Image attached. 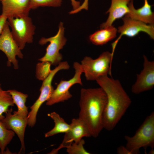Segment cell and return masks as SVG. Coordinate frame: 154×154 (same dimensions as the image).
<instances>
[{
	"instance_id": "1",
	"label": "cell",
	"mask_w": 154,
	"mask_h": 154,
	"mask_svg": "<svg viewBox=\"0 0 154 154\" xmlns=\"http://www.w3.org/2000/svg\"><path fill=\"white\" fill-rule=\"evenodd\" d=\"M96 81L107 97L103 118V128L108 131H112L130 106L131 100L118 80L106 75L98 78Z\"/></svg>"
},
{
	"instance_id": "2",
	"label": "cell",
	"mask_w": 154,
	"mask_h": 154,
	"mask_svg": "<svg viewBox=\"0 0 154 154\" xmlns=\"http://www.w3.org/2000/svg\"><path fill=\"white\" fill-rule=\"evenodd\" d=\"M106 103V94L101 87L81 90L78 118L86 124L91 137H97L104 128L103 118Z\"/></svg>"
},
{
	"instance_id": "3",
	"label": "cell",
	"mask_w": 154,
	"mask_h": 154,
	"mask_svg": "<svg viewBox=\"0 0 154 154\" xmlns=\"http://www.w3.org/2000/svg\"><path fill=\"white\" fill-rule=\"evenodd\" d=\"M126 141L125 147L130 151L140 153L141 147H154V112L147 116L141 125L132 136H124Z\"/></svg>"
},
{
	"instance_id": "4",
	"label": "cell",
	"mask_w": 154,
	"mask_h": 154,
	"mask_svg": "<svg viewBox=\"0 0 154 154\" xmlns=\"http://www.w3.org/2000/svg\"><path fill=\"white\" fill-rule=\"evenodd\" d=\"M113 54V53L107 51L95 59L85 57L80 64L86 80H96L101 77L108 75L110 72Z\"/></svg>"
},
{
	"instance_id": "5",
	"label": "cell",
	"mask_w": 154,
	"mask_h": 154,
	"mask_svg": "<svg viewBox=\"0 0 154 154\" xmlns=\"http://www.w3.org/2000/svg\"><path fill=\"white\" fill-rule=\"evenodd\" d=\"M70 66L66 61L61 62L51 71L48 76L43 81L40 88V95L34 104L30 107L31 110L27 116V125L31 127L35 125L37 116L42 104L51 96L54 90L52 85L53 78L56 74L62 70H68Z\"/></svg>"
},
{
	"instance_id": "6",
	"label": "cell",
	"mask_w": 154,
	"mask_h": 154,
	"mask_svg": "<svg viewBox=\"0 0 154 154\" xmlns=\"http://www.w3.org/2000/svg\"><path fill=\"white\" fill-rule=\"evenodd\" d=\"M7 19L12 36L21 50L24 48L26 43L33 42L36 27L29 16L11 17Z\"/></svg>"
},
{
	"instance_id": "7",
	"label": "cell",
	"mask_w": 154,
	"mask_h": 154,
	"mask_svg": "<svg viewBox=\"0 0 154 154\" xmlns=\"http://www.w3.org/2000/svg\"><path fill=\"white\" fill-rule=\"evenodd\" d=\"M64 29L63 23L60 22L59 24L58 31L55 35L40 39L39 42L40 45L45 44L48 42H49L50 44L46 49L45 55L39 59L38 60L48 62L54 66H57L61 62L62 56L59 51L65 45L67 41L64 36Z\"/></svg>"
},
{
	"instance_id": "8",
	"label": "cell",
	"mask_w": 154,
	"mask_h": 154,
	"mask_svg": "<svg viewBox=\"0 0 154 154\" xmlns=\"http://www.w3.org/2000/svg\"><path fill=\"white\" fill-rule=\"evenodd\" d=\"M73 68L75 74L73 77L67 80L60 81L50 98L46 102V105L51 106L68 100L72 97L69 91L70 88L76 84L82 85L81 77L83 72L80 64L77 62H74Z\"/></svg>"
},
{
	"instance_id": "9",
	"label": "cell",
	"mask_w": 154,
	"mask_h": 154,
	"mask_svg": "<svg viewBox=\"0 0 154 154\" xmlns=\"http://www.w3.org/2000/svg\"><path fill=\"white\" fill-rule=\"evenodd\" d=\"M0 50L5 54L7 57V66H11L12 64L14 68L18 69L19 65L16 56L23 59V55L12 36L7 21L0 35Z\"/></svg>"
},
{
	"instance_id": "10",
	"label": "cell",
	"mask_w": 154,
	"mask_h": 154,
	"mask_svg": "<svg viewBox=\"0 0 154 154\" xmlns=\"http://www.w3.org/2000/svg\"><path fill=\"white\" fill-rule=\"evenodd\" d=\"M69 130L65 133L62 142L56 149H53L49 154H56L61 149L66 148L73 142H78L83 137H91L85 123L79 118L72 119Z\"/></svg>"
},
{
	"instance_id": "11",
	"label": "cell",
	"mask_w": 154,
	"mask_h": 154,
	"mask_svg": "<svg viewBox=\"0 0 154 154\" xmlns=\"http://www.w3.org/2000/svg\"><path fill=\"white\" fill-rule=\"evenodd\" d=\"M122 19L123 24L118 28L117 32L120 33V35L113 43V49H114L117 43L123 35L133 37L137 35L139 32H143L147 33L151 38L154 39V25H148L125 16L123 17Z\"/></svg>"
},
{
	"instance_id": "12",
	"label": "cell",
	"mask_w": 154,
	"mask_h": 154,
	"mask_svg": "<svg viewBox=\"0 0 154 154\" xmlns=\"http://www.w3.org/2000/svg\"><path fill=\"white\" fill-rule=\"evenodd\" d=\"M143 68L137 74L136 80L131 88L132 92L138 94L152 89L154 86V61L143 55Z\"/></svg>"
},
{
	"instance_id": "13",
	"label": "cell",
	"mask_w": 154,
	"mask_h": 154,
	"mask_svg": "<svg viewBox=\"0 0 154 154\" xmlns=\"http://www.w3.org/2000/svg\"><path fill=\"white\" fill-rule=\"evenodd\" d=\"M12 108L9 109L5 113L4 118L1 121L7 129L12 130L17 135L21 144L19 152L20 153L25 150L24 139L28 118H22L13 112L12 114Z\"/></svg>"
},
{
	"instance_id": "14",
	"label": "cell",
	"mask_w": 154,
	"mask_h": 154,
	"mask_svg": "<svg viewBox=\"0 0 154 154\" xmlns=\"http://www.w3.org/2000/svg\"><path fill=\"white\" fill-rule=\"evenodd\" d=\"M2 14L7 19L29 16L31 9L30 0H1Z\"/></svg>"
},
{
	"instance_id": "15",
	"label": "cell",
	"mask_w": 154,
	"mask_h": 154,
	"mask_svg": "<svg viewBox=\"0 0 154 154\" xmlns=\"http://www.w3.org/2000/svg\"><path fill=\"white\" fill-rule=\"evenodd\" d=\"M133 1L132 0L128 3L129 11L125 16L147 24L154 25V13L151 11V5L149 3L147 0H144L143 6L137 9L134 8Z\"/></svg>"
},
{
	"instance_id": "16",
	"label": "cell",
	"mask_w": 154,
	"mask_h": 154,
	"mask_svg": "<svg viewBox=\"0 0 154 154\" xmlns=\"http://www.w3.org/2000/svg\"><path fill=\"white\" fill-rule=\"evenodd\" d=\"M132 0H111V6L106 13L109 15L106 22L101 24L100 29L112 25L117 19L123 17L129 11L128 4Z\"/></svg>"
},
{
	"instance_id": "17",
	"label": "cell",
	"mask_w": 154,
	"mask_h": 154,
	"mask_svg": "<svg viewBox=\"0 0 154 154\" xmlns=\"http://www.w3.org/2000/svg\"><path fill=\"white\" fill-rule=\"evenodd\" d=\"M117 32V29L112 25L96 31L90 35L89 39L94 44L103 45L115 38Z\"/></svg>"
},
{
	"instance_id": "18",
	"label": "cell",
	"mask_w": 154,
	"mask_h": 154,
	"mask_svg": "<svg viewBox=\"0 0 154 154\" xmlns=\"http://www.w3.org/2000/svg\"><path fill=\"white\" fill-rule=\"evenodd\" d=\"M7 91L11 95L14 104L16 105L17 108V110L13 112L22 118H27L29 112L25 103L28 95L15 90H9Z\"/></svg>"
},
{
	"instance_id": "19",
	"label": "cell",
	"mask_w": 154,
	"mask_h": 154,
	"mask_svg": "<svg viewBox=\"0 0 154 154\" xmlns=\"http://www.w3.org/2000/svg\"><path fill=\"white\" fill-rule=\"evenodd\" d=\"M53 120L54 123V127L45 134V137H48L60 133H66L70 129V124L67 123L64 119L55 112L48 114Z\"/></svg>"
},
{
	"instance_id": "20",
	"label": "cell",
	"mask_w": 154,
	"mask_h": 154,
	"mask_svg": "<svg viewBox=\"0 0 154 154\" xmlns=\"http://www.w3.org/2000/svg\"><path fill=\"white\" fill-rule=\"evenodd\" d=\"M15 132L7 129L0 121V149L1 153H3L7 147L15 136Z\"/></svg>"
},
{
	"instance_id": "21",
	"label": "cell",
	"mask_w": 154,
	"mask_h": 154,
	"mask_svg": "<svg viewBox=\"0 0 154 154\" xmlns=\"http://www.w3.org/2000/svg\"><path fill=\"white\" fill-rule=\"evenodd\" d=\"M11 95L7 91L0 89V121L5 117L3 115L6 113L10 106H14Z\"/></svg>"
},
{
	"instance_id": "22",
	"label": "cell",
	"mask_w": 154,
	"mask_h": 154,
	"mask_svg": "<svg viewBox=\"0 0 154 154\" xmlns=\"http://www.w3.org/2000/svg\"><path fill=\"white\" fill-rule=\"evenodd\" d=\"M51 64L48 61H42L38 63L36 66V76L39 80L43 81L49 75L51 70Z\"/></svg>"
},
{
	"instance_id": "23",
	"label": "cell",
	"mask_w": 154,
	"mask_h": 154,
	"mask_svg": "<svg viewBox=\"0 0 154 154\" xmlns=\"http://www.w3.org/2000/svg\"><path fill=\"white\" fill-rule=\"evenodd\" d=\"M31 9L40 7H58L60 6L62 0H30Z\"/></svg>"
},
{
	"instance_id": "24",
	"label": "cell",
	"mask_w": 154,
	"mask_h": 154,
	"mask_svg": "<svg viewBox=\"0 0 154 154\" xmlns=\"http://www.w3.org/2000/svg\"><path fill=\"white\" fill-rule=\"evenodd\" d=\"M85 142L82 139L78 142H73L66 148V151L69 154H90L84 147Z\"/></svg>"
},
{
	"instance_id": "25",
	"label": "cell",
	"mask_w": 154,
	"mask_h": 154,
	"mask_svg": "<svg viewBox=\"0 0 154 154\" xmlns=\"http://www.w3.org/2000/svg\"><path fill=\"white\" fill-rule=\"evenodd\" d=\"M117 152L118 154H136L133 151L128 149L125 146L121 145L117 149Z\"/></svg>"
},
{
	"instance_id": "26",
	"label": "cell",
	"mask_w": 154,
	"mask_h": 154,
	"mask_svg": "<svg viewBox=\"0 0 154 154\" xmlns=\"http://www.w3.org/2000/svg\"><path fill=\"white\" fill-rule=\"evenodd\" d=\"M7 19L2 14L0 15V35Z\"/></svg>"
},
{
	"instance_id": "27",
	"label": "cell",
	"mask_w": 154,
	"mask_h": 154,
	"mask_svg": "<svg viewBox=\"0 0 154 154\" xmlns=\"http://www.w3.org/2000/svg\"><path fill=\"white\" fill-rule=\"evenodd\" d=\"M88 0H84L82 5H80V7L77 9V11L78 12H79L83 9L88 10Z\"/></svg>"
},
{
	"instance_id": "28",
	"label": "cell",
	"mask_w": 154,
	"mask_h": 154,
	"mask_svg": "<svg viewBox=\"0 0 154 154\" xmlns=\"http://www.w3.org/2000/svg\"><path fill=\"white\" fill-rule=\"evenodd\" d=\"M73 7V10H75L79 8L80 6V2L76 0H70Z\"/></svg>"
},
{
	"instance_id": "29",
	"label": "cell",
	"mask_w": 154,
	"mask_h": 154,
	"mask_svg": "<svg viewBox=\"0 0 154 154\" xmlns=\"http://www.w3.org/2000/svg\"><path fill=\"white\" fill-rule=\"evenodd\" d=\"M151 149L148 152L149 154H154V150L153 148H151Z\"/></svg>"
},
{
	"instance_id": "30",
	"label": "cell",
	"mask_w": 154,
	"mask_h": 154,
	"mask_svg": "<svg viewBox=\"0 0 154 154\" xmlns=\"http://www.w3.org/2000/svg\"><path fill=\"white\" fill-rule=\"evenodd\" d=\"M2 89V88H1V84L0 83V89Z\"/></svg>"
},
{
	"instance_id": "31",
	"label": "cell",
	"mask_w": 154,
	"mask_h": 154,
	"mask_svg": "<svg viewBox=\"0 0 154 154\" xmlns=\"http://www.w3.org/2000/svg\"><path fill=\"white\" fill-rule=\"evenodd\" d=\"M1 0H0V1H1Z\"/></svg>"
}]
</instances>
